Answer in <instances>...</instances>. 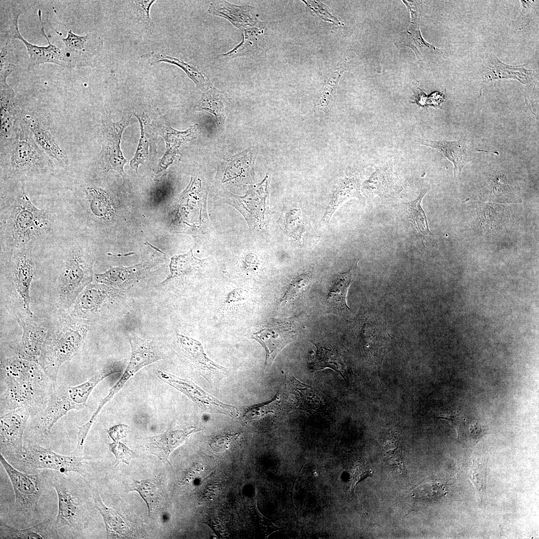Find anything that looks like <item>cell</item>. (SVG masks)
Segmentation results:
<instances>
[{"label": "cell", "mask_w": 539, "mask_h": 539, "mask_svg": "<svg viewBox=\"0 0 539 539\" xmlns=\"http://www.w3.org/2000/svg\"><path fill=\"white\" fill-rule=\"evenodd\" d=\"M0 376L6 384L0 396L1 414L23 408L32 416L44 408L51 394L45 380L48 377L37 363L17 354L1 359Z\"/></svg>", "instance_id": "cell-1"}, {"label": "cell", "mask_w": 539, "mask_h": 539, "mask_svg": "<svg viewBox=\"0 0 539 539\" xmlns=\"http://www.w3.org/2000/svg\"><path fill=\"white\" fill-rule=\"evenodd\" d=\"M2 210L1 249L7 254L8 261L14 250L45 237L51 231L50 215L37 208L24 190Z\"/></svg>", "instance_id": "cell-2"}, {"label": "cell", "mask_w": 539, "mask_h": 539, "mask_svg": "<svg viewBox=\"0 0 539 539\" xmlns=\"http://www.w3.org/2000/svg\"><path fill=\"white\" fill-rule=\"evenodd\" d=\"M89 322L71 316L61 317L51 327L38 363L54 387L61 366L75 356L82 346Z\"/></svg>", "instance_id": "cell-3"}, {"label": "cell", "mask_w": 539, "mask_h": 539, "mask_svg": "<svg viewBox=\"0 0 539 539\" xmlns=\"http://www.w3.org/2000/svg\"><path fill=\"white\" fill-rule=\"evenodd\" d=\"M117 372L104 369L80 384L54 388L44 408L39 413L40 428L45 434L50 433L57 421L69 411L86 407L91 392L99 382Z\"/></svg>", "instance_id": "cell-4"}, {"label": "cell", "mask_w": 539, "mask_h": 539, "mask_svg": "<svg viewBox=\"0 0 539 539\" xmlns=\"http://www.w3.org/2000/svg\"><path fill=\"white\" fill-rule=\"evenodd\" d=\"M92 261L78 244L67 250L57 282L59 305L67 308L74 303L80 293L93 279Z\"/></svg>", "instance_id": "cell-5"}, {"label": "cell", "mask_w": 539, "mask_h": 539, "mask_svg": "<svg viewBox=\"0 0 539 539\" xmlns=\"http://www.w3.org/2000/svg\"><path fill=\"white\" fill-rule=\"evenodd\" d=\"M125 298L122 290L102 283H90L76 299L71 316L90 322L106 317Z\"/></svg>", "instance_id": "cell-6"}, {"label": "cell", "mask_w": 539, "mask_h": 539, "mask_svg": "<svg viewBox=\"0 0 539 539\" xmlns=\"http://www.w3.org/2000/svg\"><path fill=\"white\" fill-rule=\"evenodd\" d=\"M0 462L11 483L15 495L12 512L22 521L34 519L38 514V504L44 485L38 474L20 471L0 454Z\"/></svg>", "instance_id": "cell-7"}, {"label": "cell", "mask_w": 539, "mask_h": 539, "mask_svg": "<svg viewBox=\"0 0 539 539\" xmlns=\"http://www.w3.org/2000/svg\"><path fill=\"white\" fill-rule=\"evenodd\" d=\"M86 459L83 457L64 456L57 454L49 448L30 443L23 447L20 455L11 464L27 472L36 469L57 471L61 474L70 472L84 476V465Z\"/></svg>", "instance_id": "cell-8"}, {"label": "cell", "mask_w": 539, "mask_h": 539, "mask_svg": "<svg viewBox=\"0 0 539 539\" xmlns=\"http://www.w3.org/2000/svg\"><path fill=\"white\" fill-rule=\"evenodd\" d=\"M20 14L19 10L14 8L11 12L9 26L4 34L5 40L17 39L25 45L29 56L27 69L30 70L36 65L44 63H52L65 68L69 69V65L65 52L56 45L52 44L45 34L42 21V14L39 9L37 14L40 22V32L47 39L48 45L39 46L27 41L20 34L18 28V18Z\"/></svg>", "instance_id": "cell-9"}, {"label": "cell", "mask_w": 539, "mask_h": 539, "mask_svg": "<svg viewBox=\"0 0 539 539\" xmlns=\"http://www.w3.org/2000/svg\"><path fill=\"white\" fill-rule=\"evenodd\" d=\"M49 484L55 490L58 498V512L55 520L56 527L67 526L77 531L81 530L82 511L75 485L62 475L52 478Z\"/></svg>", "instance_id": "cell-10"}, {"label": "cell", "mask_w": 539, "mask_h": 539, "mask_svg": "<svg viewBox=\"0 0 539 539\" xmlns=\"http://www.w3.org/2000/svg\"><path fill=\"white\" fill-rule=\"evenodd\" d=\"M61 21L67 29L66 37H63L61 33L51 26L64 44L63 49L68 60L69 69L89 65L93 58L102 49V39L99 35L92 32L84 35H77Z\"/></svg>", "instance_id": "cell-11"}, {"label": "cell", "mask_w": 539, "mask_h": 539, "mask_svg": "<svg viewBox=\"0 0 539 539\" xmlns=\"http://www.w3.org/2000/svg\"><path fill=\"white\" fill-rule=\"evenodd\" d=\"M29 411L20 408L1 415L0 418V454L12 462L21 454L23 436Z\"/></svg>", "instance_id": "cell-12"}, {"label": "cell", "mask_w": 539, "mask_h": 539, "mask_svg": "<svg viewBox=\"0 0 539 539\" xmlns=\"http://www.w3.org/2000/svg\"><path fill=\"white\" fill-rule=\"evenodd\" d=\"M157 375L162 381L181 391L199 406L208 412L232 417L238 414V412L235 407L217 399L190 380L163 370H158Z\"/></svg>", "instance_id": "cell-13"}, {"label": "cell", "mask_w": 539, "mask_h": 539, "mask_svg": "<svg viewBox=\"0 0 539 539\" xmlns=\"http://www.w3.org/2000/svg\"><path fill=\"white\" fill-rule=\"evenodd\" d=\"M131 116L125 114L118 122L106 120L103 123V140L101 160L106 171L112 169L118 172L122 177L125 174L123 167L127 160L120 149L122 133L129 125Z\"/></svg>", "instance_id": "cell-14"}, {"label": "cell", "mask_w": 539, "mask_h": 539, "mask_svg": "<svg viewBox=\"0 0 539 539\" xmlns=\"http://www.w3.org/2000/svg\"><path fill=\"white\" fill-rule=\"evenodd\" d=\"M243 196L231 194L233 205L243 215L250 227L259 228L268 210L269 177L257 185H248Z\"/></svg>", "instance_id": "cell-15"}, {"label": "cell", "mask_w": 539, "mask_h": 539, "mask_svg": "<svg viewBox=\"0 0 539 539\" xmlns=\"http://www.w3.org/2000/svg\"><path fill=\"white\" fill-rule=\"evenodd\" d=\"M296 331L287 321H274L263 324L254 332L252 338L265 348V368H269L279 352L295 338Z\"/></svg>", "instance_id": "cell-16"}, {"label": "cell", "mask_w": 539, "mask_h": 539, "mask_svg": "<svg viewBox=\"0 0 539 539\" xmlns=\"http://www.w3.org/2000/svg\"><path fill=\"white\" fill-rule=\"evenodd\" d=\"M17 320L22 327V335L16 354L38 363L51 327L34 315L19 316Z\"/></svg>", "instance_id": "cell-17"}, {"label": "cell", "mask_w": 539, "mask_h": 539, "mask_svg": "<svg viewBox=\"0 0 539 539\" xmlns=\"http://www.w3.org/2000/svg\"><path fill=\"white\" fill-rule=\"evenodd\" d=\"M9 261L14 288L26 313L33 315L30 309V288L34 275V264L30 249L27 246L16 249Z\"/></svg>", "instance_id": "cell-18"}, {"label": "cell", "mask_w": 539, "mask_h": 539, "mask_svg": "<svg viewBox=\"0 0 539 539\" xmlns=\"http://www.w3.org/2000/svg\"><path fill=\"white\" fill-rule=\"evenodd\" d=\"M201 430L193 426L177 429L169 427L161 434L142 438L141 444L146 452L170 465L169 456L171 453L183 444L191 434Z\"/></svg>", "instance_id": "cell-19"}, {"label": "cell", "mask_w": 539, "mask_h": 539, "mask_svg": "<svg viewBox=\"0 0 539 539\" xmlns=\"http://www.w3.org/2000/svg\"><path fill=\"white\" fill-rule=\"evenodd\" d=\"M128 338L131 348L129 362L117 383L123 387L128 380L143 367L163 359V354L155 343L129 333Z\"/></svg>", "instance_id": "cell-20"}, {"label": "cell", "mask_w": 539, "mask_h": 539, "mask_svg": "<svg viewBox=\"0 0 539 539\" xmlns=\"http://www.w3.org/2000/svg\"><path fill=\"white\" fill-rule=\"evenodd\" d=\"M176 338L187 363L208 381L211 380L215 375L227 372V369L207 357L202 345L197 340L178 332H176Z\"/></svg>", "instance_id": "cell-21"}, {"label": "cell", "mask_w": 539, "mask_h": 539, "mask_svg": "<svg viewBox=\"0 0 539 539\" xmlns=\"http://www.w3.org/2000/svg\"><path fill=\"white\" fill-rule=\"evenodd\" d=\"M25 133L16 131L10 151V176L23 174L37 165L41 156L38 148Z\"/></svg>", "instance_id": "cell-22"}, {"label": "cell", "mask_w": 539, "mask_h": 539, "mask_svg": "<svg viewBox=\"0 0 539 539\" xmlns=\"http://www.w3.org/2000/svg\"><path fill=\"white\" fill-rule=\"evenodd\" d=\"M0 140L11 142L16 135V122L21 110L16 101L14 90L7 83V79H0Z\"/></svg>", "instance_id": "cell-23"}, {"label": "cell", "mask_w": 539, "mask_h": 539, "mask_svg": "<svg viewBox=\"0 0 539 539\" xmlns=\"http://www.w3.org/2000/svg\"><path fill=\"white\" fill-rule=\"evenodd\" d=\"M151 267L148 264H140L128 268H111L104 272L95 273L94 278L97 283L122 290L145 277Z\"/></svg>", "instance_id": "cell-24"}, {"label": "cell", "mask_w": 539, "mask_h": 539, "mask_svg": "<svg viewBox=\"0 0 539 539\" xmlns=\"http://www.w3.org/2000/svg\"><path fill=\"white\" fill-rule=\"evenodd\" d=\"M416 141L420 145L441 152L444 157L454 165L455 177L461 172L464 166L469 160L470 150L468 148L466 140L449 141L445 140L434 141L419 139Z\"/></svg>", "instance_id": "cell-25"}, {"label": "cell", "mask_w": 539, "mask_h": 539, "mask_svg": "<svg viewBox=\"0 0 539 539\" xmlns=\"http://www.w3.org/2000/svg\"><path fill=\"white\" fill-rule=\"evenodd\" d=\"M94 501L95 507L103 518L107 539H120L130 537V531L125 521L114 509L102 502L97 489L87 482Z\"/></svg>", "instance_id": "cell-26"}, {"label": "cell", "mask_w": 539, "mask_h": 539, "mask_svg": "<svg viewBox=\"0 0 539 539\" xmlns=\"http://www.w3.org/2000/svg\"><path fill=\"white\" fill-rule=\"evenodd\" d=\"M26 119L34 142L50 157L60 163H67L68 159L65 151L49 131L34 118L29 117Z\"/></svg>", "instance_id": "cell-27"}, {"label": "cell", "mask_w": 539, "mask_h": 539, "mask_svg": "<svg viewBox=\"0 0 539 539\" xmlns=\"http://www.w3.org/2000/svg\"><path fill=\"white\" fill-rule=\"evenodd\" d=\"M360 182L355 176H347L341 179L335 187L322 218L328 223L335 210L345 200L353 197L363 200L360 194Z\"/></svg>", "instance_id": "cell-28"}, {"label": "cell", "mask_w": 539, "mask_h": 539, "mask_svg": "<svg viewBox=\"0 0 539 539\" xmlns=\"http://www.w3.org/2000/svg\"><path fill=\"white\" fill-rule=\"evenodd\" d=\"M55 521H45L24 529H17L0 522V539H57Z\"/></svg>", "instance_id": "cell-29"}, {"label": "cell", "mask_w": 539, "mask_h": 539, "mask_svg": "<svg viewBox=\"0 0 539 539\" xmlns=\"http://www.w3.org/2000/svg\"><path fill=\"white\" fill-rule=\"evenodd\" d=\"M258 151L257 148H249L228 160L225 164L223 181L254 176V166Z\"/></svg>", "instance_id": "cell-30"}, {"label": "cell", "mask_w": 539, "mask_h": 539, "mask_svg": "<svg viewBox=\"0 0 539 539\" xmlns=\"http://www.w3.org/2000/svg\"><path fill=\"white\" fill-rule=\"evenodd\" d=\"M534 71L525 69L523 66H511L501 62L495 57L485 67L484 77L488 80L501 78H515L525 84L532 81Z\"/></svg>", "instance_id": "cell-31"}, {"label": "cell", "mask_w": 539, "mask_h": 539, "mask_svg": "<svg viewBox=\"0 0 539 539\" xmlns=\"http://www.w3.org/2000/svg\"><path fill=\"white\" fill-rule=\"evenodd\" d=\"M127 489L129 492L138 493L147 505L149 516L162 504V491L158 483L153 479L134 480L127 485Z\"/></svg>", "instance_id": "cell-32"}, {"label": "cell", "mask_w": 539, "mask_h": 539, "mask_svg": "<svg viewBox=\"0 0 539 539\" xmlns=\"http://www.w3.org/2000/svg\"><path fill=\"white\" fill-rule=\"evenodd\" d=\"M317 350L310 356V364L314 370L329 368L339 373L345 380L346 365L341 355L328 346L316 345Z\"/></svg>", "instance_id": "cell-33"}, {"label": "cell", "mask_w": 539, "mask_h": 539, "mask_svg": "<svg viewBox=\"0 0 539 539\" xmlns=\"http://www.w3.org/2000/svg\"><path fill=\"white\" fill-rule=\"evenodd\" d=\"M85 195L92 213L105 220L113 219L115 215V206L111 195L105 190L87 187Z\"/></svg>", "instance_id": "cell-34"}, {"label": "cell", "mask_w": 539, "mask_h": 539, "mask_svg": "<svg viewBox=\"0 0 539 539\" xmlns=\"http://www.w3.org/2000/svg\"><path fill=\"white\" fill-rule=\"evenodd\" d=\"M353 267L336 276L327 296L328 302L340 312H347L350 309L347 305L346 296L353 279Z\"/></svg>", "instance_id": "cell-35"}, {"label": "cell", "mask_w": 539, "mask_h": 539, "mask_svg": "<svg viewBox=\"0 0 539 539\" xmlns=\"http://www.w3.org/2000/svg\"><path fill=\"white\" fill-rule=\"evenodd\" d=\"M392 167L384 165L375 167V172L364 183V188L372 194L382 196L389 193L395 186Z\"/></svg>", "instance_id": "cell-36"}, {"label": "cell", "mask_w": 539, "mask_h": 539, "mask_svg": "<svg viewBox=\"0 0 539 539\" xmlns=\"http://www.w3.org/2000/svg\"><path fill=\"white\" fill-rule=\"evenodd\" d=\"M408 7L411 16V23L406 32L401 33V37L404 38H402L399 43L410 47L414 51L417 57L420 54L418 51V48L426 47L433 50L438 49L433 45L426 42L421 36L419 26L420 14L417 7L412 6L411 5H409Z\"/></svg>", "instance_id": "cell-37"}, {"label": "cell", "mask_w": 539, "mask_h": 539, "mask_svg": "<svg viewBox=\"0 0 539 539\" xmlns=\"http://www.w3.org/2000/svg\"><path fill=\"white\" fill-rule=\"evenodd\" d=\"M205 261L194 257L192 250L186 254L175 256L170 264L171 275L166 280L195 273L203 267Z\"/></svg>", "instance_id": "cell-38"}, {"label": "cell", "mask_w": 539, "mask_h": 539, "mask_svg": "<svg viewBox=\"0 0 539 539\" xmlns=\"http://www.w3.org/2000/svg\"><path fill=\"white\" fill-rule=\"evenodd\" d=\"M426 193V191H422L416 200L405 203L407 214L413 226L417 231L424 235H432L429 229L426 214L421 205Z\"/></svg>", "instance_id": "cell-39"}, {"label": "cell", "mask_w": 539, "mask_h": 539, "mask_svg": "<svg viewBox=\"0 0 539 539\" xmlns=\"http://www.w3.org/2000/svg\"><path fill=\"white\" fill-rule=\"evenodd\" d=\"M197 108L211 113L219 124L222 123L225 120V105L221 99L219 92L215 89L208 91L203 96Z\"/></svg>", "instance_id": "cell-40"}, {"label": "cell", "mask_w": 539, "mask_h": 539, "mask_svg": "<svg viewBox=\"0 0 539 539\" xmlns=\"http://www.w3.org/2000/svg\"><path fill=\"white\" fill-rule=\"evenodd\" d=\"M486 467L482 458H476L467 469L468 475L482 500L486 498Z\"/></svg>", "instance_id": "cell-41"}, {"label": "cell", "mask_w": 539, "mask_h": 539, "mask_svg": "<svg viewBox=\"0 0 539 539\" xmlns=\"http://www.w3.org/2000/svg\"><path fill=\"white\" fill-rule=\"evenodd\" d=\"M292 382L293 392L298 400L299 405L307 411L315 410L320 406V397L308 386L302 384L293 377Z\"/></svg>", "instance_id": "cell-42"}, {"label": "cell", "mask_w": 539, "mask_h": 539, "mask_svg": "<svg viewBox=\"0 0 539 539\" xmlns=\"http://www.w3.org/2000/svg\"><path fill=\"white\" fill-rule=\"evenodd\" d=\"M279 396L278 393H277L270 401L247 407L242 414V419L246 422H252L269 413H274L278 407Z\"/></svg>", "instance_id": "cell-43"}, {"label": "cell", "mask_w": 539, "mask_h": 539, "mask_svg": "<svg viewBox=\"0 0 539 539\" xmlns=\"http://www.w3.org/2000/svg\"><path fill=\"white\" fill-rule=\"evenodd\" d=\"M154 61L156 62L163 61L175 64L183 69L188 76L195 82L200 89L205 90L210 87L205 77L198 69L180 59L168 56L160 55L158 57H156L155 58Z\"/></svg>", "instance_id": "cell-44"}, {"label": "cell", "mask_w": 539, "mask_h": 539, "mask_svg": "<svg viewBox=\"0 0 539 539\" xmlns=\"http://www.w3.org/2000/svg\"><path fill=\"white\" fill-rule=\"evenodd\" d=\"M312 276L309 272L301 273L294 278L287 287L280 302L291 301L302 293L311 282Z\"/></svg>", "instance_id": "cell-45"}, {"label": "cell", "mask_w": 539, "mask_h": 539, "mask_svg": "<svg viewBox=\"0 0 539 539\" xmlns=\"http://www.w3.org/2000/svg\"><path fill=\"white\" fill-rule=\"evenodd\" d=\"M222 3L224 6V7L227 9L228 11L220 10V11L216 10V12L213 13L227 17V18H228L236 26L239 27L238 21H239L240 28L251 25V18H248L247 7L235 6L227 2Z\"/></svg>", "instance_id": "cell-46"}, {"label": "cell", "mask_w": 539, "mask_h": 539, "mask_svg": "<svg viewBox=\"0 0 539 539\" xmlns=\"http://www.w3.org/2000/svg\"><path fill=\"white\" fill-rule=\"evenodd\" d=\"M304 229V224L299 209L291 210L287 214L285 218V229L289 236L301 241Z\"/></svg>", "instance_id": "cell-47"}, {"label": "cell", "mask_w": 539, "mask_h": 539, "mask_svg": "<svg viewBox=\"0 0 539 539\" xmlns=\"http://www.w3.org/2000/svg\"><path fill=\"white\" fill-rule=\"evenodd\" d=\"M447 493L439 483L435 482H424L418 485L413 492V496L417 499L435 500Z\"/></svg>", "instance_id": "cell-48"}, {"label": "cell", "mask_w": 539, "mask_h": 539, "mask_svg": "<svg viewBox=\"0 0 539 539\" xmlns=\"http://www.w3.org/2000/svg\"><path fill=\"white\" fill-rule=\"evenodd\" d=\"M13 56L10 40H5L4 44L0 46V79H7L14 71Z\"/></svg>", "instance_id": "cell-49"}, {"label": "cell", "mask_w": 539, "mask_h": 539, "mask_svg": "<svg viewBox=\"0 0 539 539\" xmlns=\"http://www.w3.org/2000/svg\"><path fill=\"white\" fill-rule=\"evenodd\" d=\"M136 116L140 124L141 137L135 155L130 161V166L137 173L139 165L143 163L148 156L149 142V135L145 131L142 120L139 116Z\"/></svg>", "instance_id": "cell-50"}, {"label": "cell", "mask_w": 539, "mask_h": 539, "mask_svg": "<svg viewBox=\"0 0 539 539\" xmlns=\"http://www.w3.org/2000/svg\"><path fill=\"white\" fill-rule=\"evenodd\" d=\"M108 445L110 451L113 454L115 458L113 463L114 467L117 466L120 463L129 465L131 459L135 456V453L119 441H113Z\"/></svg>", "instance_id": "cell-51"}, {"label": "cell", "mask_w": 539, "mask_h": 539, "mask_svg": "<svg viewBox=\"0 0 539 539\" xmlns=\"http://www.w3.org/2000/svg\"><path fill=\"white\" fill-rule=\"evenodd\" d=\"M155 0L132 1V7L139 21L143 24L150 25L152 23L149 10Z\"/></svg>", "instance_id": "cell-52"}, {"label": "cell", "mask_w": 539, "mask_h": 539, "mask_svg": "<svg viewBox=\"0 0 539 539\" xmlns=\"http://www.w3.org/2000/svg\"><path fill=\"white\" fill-rule=\"evenodd\" d=\"M240 435L239 433H235L218 435L212 439L209 446L215 452H223L228 449L230 445L239 437Z\"/></svg>", "instance_id": "cell-53"}, {"label": "cell", "mask_w": 539, "mask_h": 539, "mask_svg": "<svg viewBox=\"0 0 539 539\" xmlns=\"http://www.w3.org/2000/svg\"><path fill=\"white\" fill-rule=\"evenodd\" d=\"M130 431L129 427L125 424H119L110 428L107 433L113 441H118L126 437Z\"/></svg>", "instance_id": "cell-54"}, {"label": "cell", "mask_w": 539, "mask_h": 539, "mask_svg": "<svg viewBox=\"0 0 539 539\" xmlns=\"http://www.w3.org/2000/svg\"><path fill=\"white\" fill-rule=\"evenodd\" d=\"M249 296L248 292L242 288H237L231 291L228 295L226 303L234 304L246 300Z\"/></svg>", "instance_id": "cell-55"}, {"label": "cell", "mask_w": 539, "mask_h": 539, "mask_svg": "<svg viewBox=\"0 0 539 539\" xmlns=\"http://www.w3.org/2000/svg\"><path fill=\"white\" fill-rule=\"evenodd\" d=\"M259 262L257 256L253 254L248 255L245 259V269L248 271H255L258 267Z\"/></svg>", "instance_id": "cell-56"}]
</instances>
